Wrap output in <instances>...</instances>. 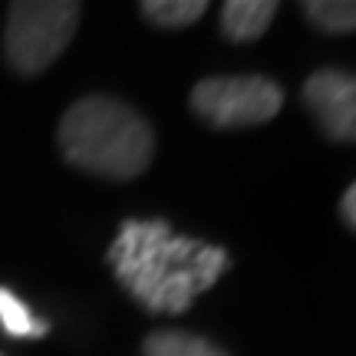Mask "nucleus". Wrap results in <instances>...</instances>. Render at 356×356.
<instances>
[{"label":"nucleus","mask_w":356,"mask_h":356,"mask_svg":"<svg viewBox=\"0 0 356 356\" xmlns=\"http://www.w3.org/2000/svg\"><path fill=\"white\" fill-rule=\"evenodd\" d=\"M304 106L333 142H356V73L327 66L304 83Z\"/></svg>","instance_id":"obj_5"},{"label":"nucleus","mask_w":356,"mask_h":356,"mask_svg":"<svg viewBox=\"0 0 356 356\" xmlns=\"http://www.w3.org/2000/svg\"><path fill=\"white\" fill-rule=\"evenodd\" d=\"M0 327L7 337H17V340H40L50 330V323L40 320L10 287H0Z\"/></svg>","instance_id":"obj_8"},{"label":"nucleus","mask_w":356,"mask_h":356,"mask_svg":"<svg viewBox=\"0 0 356 356\" xmlns=\"http://www.w3.org/2000/svg\"><path fill=\"white\" fill-rule=\"evenodd\" d=\"M300 10L323 33H356V0H307Z\"/></svg>","instance_id":"obj_9"},{"label":"nucleus","mask_w":356,"mask_h":356,"mask_svg":"<svg viewBox=\"0 0 356 356\" xmlns=\"http://www.w3.org/2000/svg\"><path fill=\"white\" fill-rule=\"evenodd\" d=\"M115 280L149 314H185L218 277L231 257L225 248L175 234L168 221H126L109 248Z\"/></svg>","instance_id":"obj_1"},{"label":"nucleus","mask_w":356,"mask_h":356,"mask_svg":"<svg viewBox=\"0 0 356 356\" xmlns=\"http://www.w3.org/2000/svg\"><path fill=\"white\" fill-rule=\"evenodd\" d=\"M340 215H343L346 228L356 231V181L343 191V198H340Z\"/></svg>","instance_id":"obj_11"},{"label":"nucleus","mask_w":356,"mask_h":356,"mask_svg":"<svg viewBox=\"0 0 356 356\" xmlns=\"http://www.w3.org/2000/svg\"><path fill=\"white\" fill-rule=\"evenodd\" d=\"M284 106V89L270 76H208L191 89V109L215 129L264 126Z\"/></svg>","instance_id":"obj_4"},{"label":"nucleus","mask_w":356,"mask_h":356,"mask_svg":"<svg viewBox=\"0 0 356 356\" xmlns=\"http://www.w3.org/2000/svg\"><path fill=\"white\" fill-rule=\"evenodd\" d=\"M60 149L70 165L126 181L149 168L155 136L132 106L96 92L66 109L60 122Z\"/></svg>","instance_id":"obj_2"},{"label":"nucleus","mask_w":356,"mask_h":356,"mask_svg":"<svg viewBox=\"0 0 356 356\" xmlns=\"http://www.w3.org/2000/svg\"><path fill=\"white\" fill-rule=\"evenodd\" d=\"M274 13V0H228L221 7V33L234 43H254L267 33Z\"/></svg>","instance_id":"obj_6"},{"label":"nucleus","mask_w":356,"mask_h":356,"mask_svg":"<svg viewBox=\"0 0 356 356\" xmlns=\"http://www.w3.org/2000/svg\"><path fill=\"white\" fill-rule=\"evenodd\" d=\"M142 356H228L211 340L188 330H155L145 337Z\"/></svg>","instance_id":"obj_7"},{"label":"nucleus","mask_w":356,"mask_h":356,"mask_svg":"<svg viewBox=\"0 0 356 356\" xmlns=\"http://www.w3.org/2000/svg\"><path fill=\"white\" fill-rule=\"evenodd\" d=\"M83 7L73 0H17L7 10L3 26V53L7 63L24 73L37 76L50 70L79 26Z\"/></svg>","instance_id":"obj_3"},{"label":"nucleus","mask_w":356,"mask_h":356,"mask_svg":"<svg viewBox=\"0 0 356 356\" xmlns=\"http://www.w3.org/2000/svg\"><path fill=\"white\" fill-rule=\"evenodd\" d=\"M139 10L145 13V20H152L155 26L175 30V26L198 24L202 13L208 10V3H204V0H145Z\"/></svg>","instance_id":"obj_10"}]
</instances>
